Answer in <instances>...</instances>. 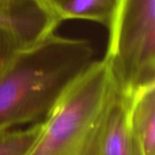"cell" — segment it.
Listing matches in <instances>:
<instances>
[{
	"mask_svg": "<svg viewBox=\"0 0 155 155\" xmlns=\"http://www.w3.org/2000/svg\"><path fill=\"white\" fill-rule=\"evenodd\" d=\"M37 1L47 11H49L53 15H54L58 19V17H57V12H58V9L61 6V5L64 2V0H37Z\"/></svg>",
	"mask_w": 155,
	"mask_h": 155,
	"instance_id": "10",
	"label": "cell"
},
{
	"mask_svg": "<svg viewBox=\"0 0 155 155\" xmlns=\"http://www.w3.org/2000/svg\"><path fill=\"white\" fill-rule=\"evenodd\" d=\"M25 44L8 32L0 29V73L13 57V55Z\"/></svg>",
	"mask_w": 155,
	"mask_h": 155,
	"instance_id": "9",
	"label": "cell"
},
{
	"mask_svg": "<svg viewBox=\"0 0 155 155\" xmlns=\"http://www.w3.org/2000/svg\"><path fill=\"white\" fill-rule=\"evenodd\" d=\"M119 90L110 64L94 60L43 121L28 155H91Z\"/></svg>",
	"mask_w": 155,
	"mask_h": 155,
	"instance_id": "2",
	"label": "cell"
},
{
	"mask_svg": "<svg viewBox=\"0 0 155 155\" xmlns=\"http://www.w3.org/2000/svg\"><path fill=\"white\" fill-rule=\"evenodd\" d=\"M60 23L37 0H0V29L25 44L54 33Z\"/></svg>",
	"mask_w": 155,
	"mask_h": 155,
	"instance_id": "4",
	"label": "cell"
},
{
	"mask_svg": "<svg viewBox=\"0 0 155 155\" xmlns=\"http://www.w3.org/2000/svg\"><path fill=\"white\" fill-rule=\"evenodd\" d=\"M127 99L129 124L141 155H155V84Z\"/></svg>",
	"mask_w": 155,
	"mask_h": 155,
	"instance_id": "6",
	"label": "cell"
},
{
	"mask_svg": "<svg viewBox=\"0 0 155 155\" xmlns=\"http://www.w3.org/2000/svg\"><path fill=\"white\" fill-rule=\"evenodd\" d=\"M117 0H64L57 12L60 22L81 19L107 27Z\"/></svg>",
	"mask_w": 155,
	"mask_h": 155,
	"instance_id": "7",
	"label": "cell"
},
{
	"mask_svg": "<svg viewBox=\"0 0 155 155\" xmlns=\"http://www.w3.org/2000/svg\"><path fill=\"white\" fill-rule=\"evenodd\" d=\"M43 130V122L16 131L0 134V155H28Z\"/></svg>",
	"mask_w": 155,
	"mask_h": 155,
	"instance_id": "8",
	"label": "cell"
},
{
	"mask_svg": "<svg viewBox=\"0 0 155 155\" xmlns=\"http://www.w3.org/2000/svg\"><path fill=\"white\" fill-rule=\"evenodd\" d=\"M91 155H141L128 119V99L119 92L101 127Z\"/></svg>",
	"mask_w": 155,
	"mask_h": 155,
	"instance_id": "5",
	"label": "cell"
},
{
	"mask_svg": "<svg viewBox=\"0 0 155 155\" xmlns=\"http://www.w3.org/2000/svg\"><path fill=\"white\" fill-rule=\"evenodd\" d=\"M93 57L88 41L55 33L21 47L0 73V134L43 122Z\"/></svg>",
	"mask_w": 155,
	"mask_h": 155,
	"instance_id": "1",
	"label": "cell"
},
{
	"mask_svg": "<svg viewBox=\"0 0 155 155\" xmlns=\"http://www.w3.org/2000/svg\"><path fill=\"white\" fill-rule=\"evenodd\" d=\"M106 28L104 58L119 93L129 98L155 84V0H117Z\"/></svg>",
	"mask_w": 155,
	"mask_h": 155,
	"instance_id": "3",
	"label": "cell"
}]
</instances>
